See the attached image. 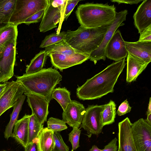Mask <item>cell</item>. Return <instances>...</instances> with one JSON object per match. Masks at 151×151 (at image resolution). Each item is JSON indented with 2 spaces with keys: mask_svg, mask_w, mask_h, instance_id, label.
<instances>
[{
  "mask_svg": "<svg viewBox=\"0 0 151 151\" xmlns=\"http://www.w3.org/2000/svg\"><path fill=\"white\" fill-rule=\"evenodd\" d=\"M101 150L97 146L94 145L92 146V148L89 151H101Z\"/></svg>",
  "mask_w": 151,
  "mask_h": 151,
  "instance_id": "obj_43",
  "label": "cell"
},
{
  "mask_svg": "<svg viewBox=\"0 0 151 151\" xmlns=\"http://www.w3.org/2000/svg\"><path fill=\"white\" fill-rule=\"evenodd\" d=\"M131 109V107L126 99L120 105L116 113L118 115L121 116L129 112Z\"/></svg>",
  "mask_w": 151,
  "mask_h": 151,
  "instance_id": "obj_36",
  "label": "cell"
},
{
  "mask_svg": "<svg viewBox=\"0 0 151 151\" xmlns=\"http://www.w3.org/2000/svg\"><path fill=\"white\" fill-rule=\"evenodd\" d=\"M131 130L137 151H151V125L141 118L132 124Z\"/></svg>",
  "mask_w": 151,
  "mask_h": 151,
  "instance_id": "obj_9",
  "label": "cell"
},
{
  "mask_svg": "<svg viewBox=\"0 0 151 151\" xmlns=\"http://www.w3.org/2000/svg\"><path fill=\"white\" fill-rule=\"evenodd\" d=\"M127 14L128 11L126 9L116 12L115 19L109 27L101 44L89 55V59L95 64L100 60H105L107 45L118 28L124 24L123 22L126 20Z\"/></svg>",
  "mask_w": 151,
  "mask_h": 151,
  "instance_id": "obj_6",
  "label": "cell"
},
{
  "mask_svg": "<svg viewBox=\"0 0 151 151\" xmlns=\"http://www.w3.org/2000/svg\"><path fill=\"white\" fill-rule=\"evenodd\" d=\"M128 53L141 61L149 63L151 61V41H125Z\"/></svg>",
  "mask_w": 151,
  "mask_h": 151,
  "instance_id": "obj_17",
  "label": "cell"
},
{
  "mask_svg": "<svg viewBox=\"0 0 151 151\" xmlns=\"http://www.w3.org/2000/svg\"><path fill=\"white\" fill-rule=\"evenodd\" d=\"M7 82H5L2 84L0 83V96L3 93L6 88Z\"/></svg>",
  "mask_w": 151,
  "mask_h": 151,
  "instance_id": "obj_41",
  "label": "cell"
},
{
  "mask_svg": "<svg viewBox=\"0 0 151 151\" xmlns=\"http://www.w3.org/2000/svg\"><path fill=\"white\" fill-rule=\"evenodd\" d=\"M53 139L54 145L52 151H69V147L64 142L59 132L54 133Z\"/></svg>",
  "mask_w": 151,
  "mask_h": 151,
  "instance_id": "obj_33",
  "label": "cell"
},
{
  "mask_svg": "<svg viewBox=\"0 0 151 151\" xmlns=\"http://www.w3.org/2000/svg\"><path fill=\"white\" fill-rule=\"evenodd\" d=\"M125 58L115 61L103 70L88 79L76 89L80 99L91 100L100 98L114 91V87L126 65Z\"/></svg>",
  "mask_w": 151,
  "mask_h": 151,
  "instance_id": "obj_1",
  "label": "cell"
},
{
  "mask_svg": "<svg viewBox=\"0 0 151 151\" xmlns=\"http://www.w3.org/2000/svg\"><path fill=\"white\" fill-rule=\"evenodd\" d=\"M54 133L47 127L43 128L37 138V151H52L54 145Z\"/></svg>",
  "mask_w": 151,
  "mask_h": 151,
  "instance_id": "obj_21",
  "label": "cell"
},
{
  "mask_svg": "<svg viewBox=\"0 0 151 151\" xmlns=\"http://www.w3.org/2000/svg\"><path fill=\"white\" fill-rule=\"evenodd\" d=\"M114 5L87 3L80 4L75 13L81 26L86 28H94L110 24L115 19Z\"/></svg>",
  "mask_w": 151,
  "mask_h": 151,
  "instance_id": "obj_3",
  "label": "cell"
},
{
  "mask_svg": "<svg viewBox=\"0 0 151 151\" xmlns=\"http://www.w3.org/2000/svg\"><path fill=\"white\" fill-rule=\"evenodd\" d=\"M27 102L32 111V114L42 124L47 121L49 113V103L45 97L35 93L25 92Z\"/></svg>",
  "mask_w": 151,
  "mask_h": 151,
  "instance_id": "obj_12",
  "label": "cell"
},
{
  "mask_svg": "<svg viewBox=\"0 0 151 151\" xmlns=\"http://www.w3.org/2000/svg\"><path fill=\"white\" fill-rule=\"evenodd\" d=\"M48 4V0H16L9 24L18 26L23 23L35 13L45 9Z\"/></svg>",
  "mask_w": 151,
  "mask_h": 151,
  "instance_id": "obj_5",
  "label": "cell"
},
{
  "mask_svg": "<svg viewBox=\"0 0 151 151\" xmlns=\"http://www.w3.org/2000/svg\"><path fill=\"white\" fill-rule=\"evenodd\" d=\"M110 25L92 28L80 26L75 31L68 30L65 40L74 49L89 55L100 45Z\"/></svg>",
  "mask_w": 151,
  "mask_h": 151,
  "instance_id": "obj_4",
  "label": "cell"
},
{
  "mask_svg": "<svg viewBox=\"0 0 151 151\" xmlns=\"http://www.w3.org/2000/svg\"><path fill=\"white\" fill-rule=\"evenodd\" d=\"M147 115V119L145 120L148 124L151 125V113Z\"/></svg>",
  "mask_w": 151,
  "mask_h": 151,
  "instance_id": "obj_44",
  "label": "cell"
},
{
  "mask_svg": "<svg viewBox=\"0 0 151 151\" xmlns=\"http://www.w3.org/2000/svg\"><path fill=\"white\" fill-rule=\"evenodd\" d=\"M26 90L17 81L7 82L6 88L0 96V116L7 110L13 107Z\"/></svg>",
  "mask_w": 151,
  "mask_h": 151,
  "instance_id": "obj_11",
  "label": "cell"
},
{
  "mask_svg": "<svg viewBox=\"0 0 151 151\" xmlns=\"http://www.w3.org/2000/svg\"><path fill=\"white\" fill-rule=\"evenodd\" d=\"M105 105H89L86 109L80 128H83L86 131L88 137L92 134L98 136L102 132L104 126L101 114Z\"/></svg>",
  "mask_w": 151,
  "mask_h": 151,
  "instance_id": "obj_7",
  "label": "cell"
},
{
  "mask_svg": "<svg viewBox=\"0 0 151 151\" xmlns=\"http://www.w3.org/2000/svg\"><path fill=\"white\" fill-rule=\"evenodd\" d=\"M45 9H42L35 13L26 19L23 23L29 25L32 23L38 22L42 17Z\"/></svg>",
  "mask_w": 151,
  "mask_h": 151,
  "instance_id": "obj_35",
  "label": "cell"
},
{
  "mask_svg": "<svg viewBox=\"0 0 151 151\" xmlns=\"http://www.w3.org/2000/svg\"><path fill=\"white\" fill-rule=\"evenodd\" d=\"M132 125L128 117L119 122V151H137L133 138Z\"/></svg>",
  "mask_w": 151,
  "mask_h": 151,
  "instance_id": "obj_15",
  "label": "cell"
},
{
  "mask_svg": "<svg viewBox=\"0 0 151 151\" xmlns=\"http://www.w3.org/2000/svg\"><path fill=\"white\" fill-rule=\"evenodd\" d=\"M142 0H111L110 1L112 2H116L120 4H129L131 5L137 4L138 3L142 1Z\"/></svg>",
  "mask_w": 151,
  "mask_h": 151,
  "instance_id": "obj_39",
  "label": "cell"
},
{
  "mask_svg": "<svg viewBox=\"0 0 151 151\" xmlns=\"http://www.w3.org/2000/svg\"><path fill=\"white\" fill-rule=\"evenodd\" d=\"M24 88L25 92L36 94L43 96L49 103L52 99L53 90L62 80L59 72L52 68H43L38 72L24 74L16 77Z\"/></svg>",
  "mask_w": 151,
  "mask_h": 151,
  "instance_id": "obj_2",
  "label": "cell"
},
{
  "mask_svg": "<svg viewBox=\"0 0 151 151\" xmlns=\"http://www.w3.org/2000/svg\"><path fill=\"white\" fill-rule=\"evenodd\" d=\"M17 38L10 41L0 53V83L7 82L14 75Z\"/></svg>",
  "mask_w": 151,
  "mask_h": 151,
  "instance_id": "obj_8",
  "label": "cell"
},
{
  "mask_svg": "<svg viewBox=\"0 0 151 151\" xmlns=\"http://www.w3.org/2000/svg\"><path fill=\"white\" fill-rule=\"evenodd\" d=\"M139 41H151V25L140 33Z\"/></svg>",
  "mask_w": 151,
  "mask_h": 151,
  "instance_id": "obj_37",
  "label": "cell"
},
{
  "mask_svg": "<svg viewBox=\"0 0 151 151\" xmlns=\"http://www.w3.org/2000/svg\"><path fill=\"white\" fill-rule=\"evenodd\" d=\"M117 139L114 138L107 145H105L101 151H117L118 147L117 145Z\"/></svg>",
  "mask_w": 151,
  "mask_h": 151,
  "instance_id": "obj_38",
  "label": "cell"
},
{
  "mask_svg": "<svg viewBox=\"0 0 151 151\" xmlns=\"http://www.w3.org/2000/svg\"><path fill=\"white\" fill-rule=\"evenodd\" d=\"M151 98H150L149 101L148 107L147 110V115L151 113Z\"/></svg>",
  "mask_w": 151,
  "mask_h": 151,
  "instance_id": "obj_42",
  "label": "cell"
},
{
  "mask_svg": "<svg viewBox=\"0 0 151 151\" xmlns=\"http://www.w3.org/2000/svg\"><path fill=\"white\" fill-rule=\"evenodd\" d=\"M47 128L54 132L61 131L67 129L66 123L63 120L52 117L47 122Z\"/></svg>",
  "mask_w": 151,
  "mask_h": 151,
  "instance_id": "obj_31",
  "label": "cell"
},
{
  "mask_svg": "<svg viewBox=\"0 0 151 151\" xmlns=\"http://www.w3.org/2000/svg\"><path fill=\"white\" fill-rule=\"evenodd\" d=\"M116 114V104L112 100L106 104L105 106L101 113V119L103 126L111 124L114 122Z\"/></svg>",
  "mask_w": 151,
  "mask_h": 151,
  "instance_id": "obj_27",
  "label": "cell"
},
{
  "mask_svg": "<svg viewBox=\"0 0 151 151\" xmlns=\"http://www.w3.org/2000/svg\"><path fill=\"white\" fill-rule=\"evenodd\" d=\"M79 0H67L65 11L63 16V20H66L74 8L80 1Z\"/></svg>",
  "mask_w": 151,
  "mask_h": 151,
  "instance_id": "obj_34",
  "label": "cell"
},
{
  "mask_svg": "<svg viewBox=\"0 0 151 151\" xmlns=\"http://www.w3.org/2000/svg\"><path fill=\"white\" fill-rule=\"evenodd\" d=\"M2 151H6V150H3Z\"/></svg>",
  "mask_w": 151,
  "mask_h": 151,
  "instance_id": "obj_45",
  "label": "cell"
},
{
  "mask_svg": "<svg viewBox=\"0 0 151 151\" xmlns=\"http://www.w3.org/2000/svg\"><path fill=\"white\" fill-rule=\"evenodd\" d=\"M127 57L126 81L130 83L136 81L149 63L141 61L128 53Z\"/></svg>",
  "mask_w": 151,
  "mask_h": 151,
  "instance_id": "obj_19",
  "label": "cell"
},
{
  "mask_svg": "<svg viewBox=\"0 0 151 151\" xmlns=\"http://www.w3.org/2000/svg\"><path fill=\"white\" fill-rule=\"evenodd\" d=\"M47 56L45 50L40 51L31 60L29 64L27 66L25 74H30L40 71L45 63Z\"/></svg>",
  "mask_w": 151,
  "mask_h": 151,
  "instance_id": "obj_25",
  "label": "cell"
},
{
  "mask_svg": "<svg viewBox=\"0 0 151 151\" xmlns=\"http://www.w3.org/2000/svg\"><path fill=\"white\" fill-rule=\"evenodd\" d=\"M85 111L83 104L76 100H71L63 111V120L70 127L79 128Z\"/></svg>",
  "mask_w": 151,
  "mask_h": 151,
  "instance_id": "obj_16",
  "label": "cell"
},
{
  "mask_svg": "<svg viewBox=\"0 0 151 151\" xmlns=\"http://www.w3.org/2000/svg\"><path fill=\"white\" fill-rule=\"evenodd\" d=\"M37 138L28 144L25 147L24 151H37Z\"/></svg>",
  "mask_w": 151,
  "mask_h": 151,
  "instance_id": "obj_40",
  "label": "cell"
},
{
  "mask_svg": "<svg viewBox=\"0 0 151 151\" xmlns=\"http://www.w3.org/2000/svg\"><path fill=\"white\" fill-rule=\"evenodd\" d=\"M52 65L62 71L64 69L80 64L89 59V55L79 52L73 55L50 54L48 55Z\"/></svg>",
  "mask_w": 151,
  "mask_h": 151,
  "instance_id": "obj_13",
  "label": "cell"
},
{
  "mask_svg": "<svg viewBox=\"0 0 151 151\" xmlns=\"http://www.w3.org/2000/svg\"><path fill=\"white\" fill-rule=\"evenodd\" d=\"M81 130L77 127H73L69 134L68 140L71 143L72 149L71 151H74L80 147L79 139Z\"/></svg>",
  "mask_w": 151,
  "mask_h": 151,
  "instance_id": "obj_32",
  "label": "cell"
},
{
  "mask_svg": "<svg viewBox=\"0 0 151 151\" xmlns=\"http://www.w3.org/2000/svg\"><path fill=\"white\" fill-rule=\"evenodd\" d=\"M63 0H48L39 27L41 32H45L57 27L61 17V4Z\"/></svg>",
  "mask_w": 151,
  "mask_h": 151,
  "instance_id": "obj_10",
  "label": "cell"
},
{
  "mask_svg": "<svg viewBox=\"0 0 151 151\" xmlns=\"http://www.w3.org/2000/svg\"><path fill=\"white\" fill-rule=\"evenodd\" d=\"M52 98L58 102L63 111L71 101L70 93L65 87H58L54 89L52 92Z\"/></svg>",
  "mask_w": 151,
  "mask_h": 151,
  "instance_id": "obj_28",
  "label": "cell"
},
{
  "mask_svg": "<svg viewBox=\"0 0 151 151\" xmlns=\"http://www.w3.org/2000/svg\"><path fill=\"white\" fill-rule=\"evenodd\" d=\"M66 34V32L64 31L60 32L59 34L54 32L47 35L42 42L39 47L45 48L62 40H65Z\"/></svg>",
  "mask_w": 151,
  "mask_h": 151,
  "instance_id": "obj_30",
  "label": "cell"
},
{
  "mask_svg": "<svg viewBox=\"0 0 151 151\" xmlns=\"http://www.w3.org/2000/svg\"><path fill=\"white\" fill-rule=\"evenodd\" d=\"M125 43L120 31L117 29L107 45L106 57L115 61L125 58L127 56L128 52Z\"/></svg>",
  "mask_w": 151,
  "mask_h": 151,
  "instance_id": "obj_14",
  "label": "cell"
},
{
  "mask_svg": "<svg viewBox=\"0 0 151 151\" xmlns=\"http://www.w3.org/2000/svg\"><path fill=\"white\" fill-rule=\"evenodd\" d=\"M43 128V124L40 123L32 114L30 115L28 124L27 144L37 138L39 133Z\"/></svg>",
  "mask_w": 151,
  "mask_h": 151,
  "instance_id": "obj_29",
  "label": "cell"
},
{
  "mask_svg": "<svg viewBox=\"0 0 151 151\" xmlns=\"http://www.w3.org/2000/svg\"><path fill=\"white\" fill-rule=\"evenodd\" d=\"M16 0H0V29L9 24Z\"/></svg>",
  "mask_w": 151,
  "mask_h": 151,
  "instance_id": "obj_22",
  "label": "cell"
},
{
  "mask_svg": "<svg viewBox=\"0 0 151 151\" xmlns=\"http://www.w3.org/2000/svg\"><path fill=\"white\" fill-rule=\"evenodd\" d=\"M17 27L16 25L9 24L0 29V53L10 41L17 38Z\"/></svg>",
  "mask_w": 151,
  "mask_h": 151,
  "instance_id": "obj_26",
  "label": "cell"
},
{
  "mask_svg": "<svg viewBox=\"0 0 151 151\" xmlns=\"http://www.w3.org/2000/svg\"><path fill=\"white\" fill-rule=\"evenodd\" d=\"M30 115L25 114L17 120L14 126L13 137L25 148L28 143V124Z\"/></svg>",
  "mask_w": 151,
  "mask_h": 151,
  "instance_id": "obj_20",
  "label": "cell"
},
{
  "mask_svg": "<svg viewBox=\"0 0 151 151\" xmlns=\"http://www.w3.org/2000/svg\"><path fill=\"white\" fill-rule=\"evenodd\" d=\"M26 97L25 95H23L16 101L13 107V109L10 115V120L6 125L4 132V137L7 140L10 137H13V128L18 120L19 113L21 110Z\"/></svg>",
  "mask_w": 151,
  "mask_h": 151,
  "instance_id": "obj_23",
  "label": "cell"
},
{
  "mask_svg": "<svg viewBox=\"0 0 151 151\" xmlns=\"http://www.w3.org/2000/svg\"><path fill=\"white\" fill-rule=\"evenodd\" d=\"M133 18L135 27L140 33L151 25V0H144L138 6Z\"/></svg>",
  "mask_w": 151,
  "mask_h": 151,
  "instance_id": "obj_18",
  "label": "cell"
},
{
  "mask_svg": "<svg viewBox=\"0 0 151 151\" xmlns=\"http://www.w3.org/2000/svg\"><path fill=\"white\" fill-rule=\"evenodd\" d=\"M117 151H119L118 150Z\"/></svg>",
  "mask_w": 151,
  "mask_h": 151,
  "instance_id": "obj_46",
  "label": "cell"
},
{
  "mask_svg": "<svg viewBox=\"0 0 151 151\" xmlns=\"http://www.w3.org/2000/svg\"><path fill=\"white\" fill-rule=\"evenodd\" d=\"M47 56L51 53L73 55L81 52L71 47L65 40H62L45 48Z\"/></svg>",
  "mask_w": 151,
  "mask_h": 151,
  "instance_id": "obj_24",
  "label": "cell"
}]
</instances>
